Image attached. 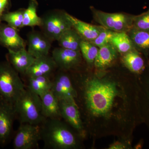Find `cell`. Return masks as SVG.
Returning a JSON list of instances; mask_svg holds the SVG:
<instances>
[{
	"label": "cell",
	"instance_id": "obj_1",
	"mask_svg": "<svg viewBox=\"0 0 149 149\" xmlns=\"http://www.w3.org/2000/svg\"><path fill=\"white\" fill-rule=\"evenodd\" d=\"M84 65L69 72L88 138L114 136L132 143L143 123L137 75L118 62L104 70Z\"/></svg>",
	"mask_w": 149,
	"mask_h": 149
},
{
	"label": "cell",
	"instance_id": "obj_2",
	"mask_svg": "<svg viewBox=\"0 0 149 149\" xmlns=\"http://www.w3.org/2000/svg\"><path fill=\"white\" fill-rule=\"evenodd\" d=\"M40 128L45 149H80L84 147V140L62 118H47Z\"/></svg>",
	"mask_w": 149,
	"mask_h": 149
},
{
	"label": "cell",
	"instance_id": "obj_3",
	"mask_svg": "<svg viewBox=\"0 0 149 149\" xmlns=\"http://www.w3.org/2000/svg\"><path fill=\"white\" fill-rule=\"evenodd\" d=\"M13 107L15 118L20 123L40 125L47 119L42 112L40 96L32 93L26 87Z\"/></svg>",
	"mask_w": 149,
	"mask_h": 149
},
{
	"label": "cell",
	"instance_id": "obj_4",
	"mask_svg": "<svg viewBox=\"0 0 149 149\" xmlns=\"http://www.w3.org/2000/svg\"><path fill=\"white\" fill-rule=\"evenodd\" d=\"M25 88L19 73L8 62L0 63V100L14 105Z\"/></svg>",
	"mask_w": 149,
	"mask_h": 149
},
{
	"label": "cell",
	"instance_id": "obj_5",
	"mask_svg": "<svg viewBox=\"0 0 149 149\" xmlns=\"http://www.w3.org/2000/svg\"><path fill=\"white\" fill-rule=\"evenodd\" d=\"M66 13L61 10H53L41 17L40 27L41 32L52 42L57 41L65 31L72 27L70 21L67 17Z\"/></svg>",
	"mask_w": 149,
	"mask_h": 149
},
{
	"label": "cell",
	"instance_id": "obj_6",
	"mask_svg": "<svg viewBox=\"0 0 149 149\" xmlns=\"http://www.w3.org/2000/svg\"><path fill=\"white\" fill-rule=\"evenodd\" d=\"M94 19L106 29L115 32H127L132 28L135 15L123 13H109L91 7Z\"/></svg>",
	"mask_w": 149,
	"mask_h": 149
},
{
	"label": "cell",
	"instance_id": "obj_7",
	"mask_svg": "<svg viewBox=\"0 0 149 149\" xmlns=\"http://www.w3.org/2000/svg\"><path fill=\"white\" fill-rule=\"evenodd\" d=\"M40 141V125L20 123L14 136L13 147L15 149H38Z\"/></svg>",
	"mask_w": 149,
	"mask_h": 149
},
{
	"label": "cell",
	"instance_id": "obj_8",
	"mask_svg": "<svg viewBox=\"0 0 149 149\" xmlns=\"http://www.w3.org/2000/svg\"><path fill=\"white\" fill-rule=\"evenodd\" d=\"M62 119L85 140L88 138L81 113L74 99L59 100Z\"/></svg>",
	"mask_w": 149,
	"mask_h": 149
},
{
	"label": "cell",
	"instance_id": "obj_9",
	"mask_svg": "<svg viewBox=\"0 0 149 149\" xmlns=\"http://www.w3.org/2000/svg\"><path fill=\"white\" fill-rule=\"evenodd\" d=\"M52 56L58 69L61 70L69 72L77 69L83 64V59L80 51L59 47L54 49Z\"/></svg>",
	"mask_w": 149,
	"mask_h": 149
},
{
	"label": "cell",
	"instance_id": "obj_10",
	"mask_svg": "<svg viewBox=\"0 0 149 149\" xmlns=\"http://www.w3.org/2000/svg\"><path fill=\"white\" fill-rule=\"evenodd\" d=\"M52 81L51 91L59 100L69 99L74 100L76 91L69 72L58 69L54 74Z\"/></svg>",
	"mask_w": 149,
	"mask_h": 149
},
{
	"label": "cell",
	"instance_id": "obj_11",
	"mask_svg": "<svg viewBox=\"0 0 149 149\" xmlns=\"http://www.w3.org/2000/svg\"><path fill=\"white\" fill-rule=\"evenodd\" d=\"M16 119L13 105L0 100V146H5L10 141Z\"/></svg>",
	"mask_w": 149,
	"mask_h": 149
},
{
	"label": "cell",
	"instance_id": "obj_12",
	"mask_svg": "<svg viewBox=\"0 0 149 149\" xmlns=\"http://www.w3.org/2000/svg\"><path fill=\"white\" fill-rule=\"evenodd\" d=\"M139 88L140 110L143 123L149 133V63L144 72L137 75Z\"/></svg>",
	"mask_w": 149,
	"mask_h": 149
},
{
	"label": "cell",
	"instance_id": "obj_13",
	"mask_svg": "<svg viewBox=\"0 0 149 149\" xmlns=\"http://www.w3.org/2000/svg\"><path fill=\"white\" fill-rule=\"evenodd\" d=\"M52 42L42 32L33 30L27 35V51L35 58L47 55Z\"/></svg>",
	"mask_w": 149,
	"mask_h": 149
},
{
	"label": "cell",
	"instance_id": "obj_14",
	"mask_svg": "<svg viewBox=\"0 0 149 149\" xmlns=\"http://www.w3.org/2000/svg\"><path fill=\"white\" fill-rule=\"evenodd\" d=\"M18 30L7 24L0 22V45L8 50L17 51L26 48L25 40L18 33Z\"/></svg>",
	"mask_w": 149,
	"mask_h": 149
},
{
	"label": "cell",
	"instance_id": "obj_15",
	"mask_svg": "<svg viewBox=\"0 0 149 149\" xmlns=\"http://www.w3.org/2000/svg\"><path fill=\"white\" fill-rule=\"evenodd\" d=\"M57 69L53 58L48 54L35 58L24 75L27 78L43 76L52 77Z\"/></svg>",
	"mask_w": 149,
	"mask_h": 149
},
{
	"label": "cell",
	"instance_id": "obj_16",
	"mask_svg": "<svg viewBox=\"0 0 149 149\" xmlns=\"http://www.w3.org/2000/svg\"><path fill=\"white\" fill-rule=\"evenodd\" d=\"M8 51L6 54L7 61L19 74L24 75L35 58L28 52L26 48L17 51Z\"/></svg>",
	"mask_w": 149,
	"mask_h": 149
},
{
	"label": "cell",
	"instance_id": "obj_17",
	"mask_svg": "<svg viewBox=\"0 0 149 149\" xmlns=\"http://www.w3.org/2000/svg\"><path fill=\"white\" fill-rule=\"evenodd\" d=\"M119 54L111 43L99 48L94 62V68L98 70H104L109 68L118 62Z\"/></svg>",
	"mask_w": 149,
	"mask_h": 149
},
{
	"label": "cell",
	"instance_id": "obj_18",
	"mask_svg": "<svg viewBox=\"0 0 149 149\" xmlns=\"http://www.w3.org/2000/svg\"><path fill=\"white\" fill-rule=\"evenodd\" d=\"M67 17L74 28L83 40L91 42L105 28L101 25H93L78 19L67 13Z\"/></svg>",
	"mask_w": 149,
	"mask_h": 149
},
{
	"label": "cell",
	"instance_id": "obj_19",
	"mask_svg": "<svg viewBox=\"0 0 149 149\" xmlns=\"http://www.w3.org/2000/svg\"><path fill=\"white\" fill-rule=\"evenodd\" d=\"M120 61L128 71L136 75L142 74L149 63H146L141 53L136 49L120 55Z\"/></svg>",
	"mask_w": 149,
	"mask_h": 149
},
{
	"label": "cell",
	"instance_id": "obj_20",
	"mask_svg": "<svg viewBox=\"0 0 149 149\" xmlns=\"http://www.w3.org/2000/svg\"><path fill=\"white\" fill-rule=\"evenodd\" d=\"M42 102V112L46 118L61 119L59 100L49 91L40 96Z\"/></svg>",
	"mask_w": 149,
	"mask_h": 149
},
{
	"label": "cell",
	"instance_id": "obj_21",
	"mask_svg": "<svg viewBox=\"0 0 149 149\" xmlns=\"http://www.w3.org/2000/svg\"><path fill=\"white\" fill-rule=\"evenodd\" d=\"M134 47L148 59L149 54V31L132 28L127 32Z\"/></svg>",
	"mask_w": 149,
	"mask_h": 149
},
{
	"label": "cell",
	"instance_id": "obj_22",
	"mask_svg": "<svg viewBox=\"0 0 149 149\" xmlns=\"http://www.w3.org/2000/svg\"><path fill=\"white\" fill-rule=\"evenodd\" d=\"M52 77L43 76L27 78L26 88L40 97L44 93L50 91L52 84Z\"/></svg>",
	"mask_w": 149,
	"mask_h": 149
},
{
	"label": "cell",
	"instance_id": "obj_23",
	"mask_svg": "<svg viewBox=\"0 0 149 149\" xmlns=\"http://www.w3.org/2000/svg\"><path fill=\"white\" fill-rule=\"evenodd\" d=\"M83 40L77 31L72 27L65 31L57 41L61 47L80 51V44Z\"/></svg>",
	"mask_w": 149,
	"mask_h": 149
},
{
	"label": "cell",
	"instance_id": "obj_24",
	"mask_svg": "<svg viewBox=\"0 0 149 149\" xmlns=\"http://www.w3.org/2000/svg\"><path fill=\"white\" fill-rule=\"evenodd\" d=\"M110 43L120 55L135 49L127 32H116Z\"/></svg>",
	"mask_w": 149,
	"mask_h": 149
},
{
	"label": "cell",
	"instance_id": "obj_25",
	"mask_svg": "<svg viewBox=\"0 0 149 149\" xmlns=\"http://www.w3.org/2000/svg\"><path fill=\"white\" fill-rule=\"evenodd\" d=\"M38 3L37 0H30L27 8L25 9L23 17V27H40L41 17L38 16L37 9Z\"/></svg>",
	"mask_w": 149,
	"mask_h": 149
},
{
	"label": "cell",
	"instance_id": "obj_26",
	"mask_svg": "<svg viewBox=\"0 0 149 149\" xmlns=\"http://www.w3.org/2000/svg\"><path fill=\"white\" fill-rule=\"evenodd\" d=\"M99 48L91 42L83 40L80 44V50L83 58L87 66L90 68L94 67V62Z\"/></svg>",
	"mask_w": 149,
	"mask_h": 149
},
{
	"label": "cell",
	"instance_id": "obj_27",
	"mask_svg": "<svg viewBox=\"0 0 149 149\" xmlns=\"http://www.w3.org/2000/svg\"><path fill=\"white\" fill-rule=\"evenodd\" d=\"M25 9L20 8L15 11L7 12L1 17V21L6 22L9 26L19 31L23 27V17Z\"/></svg>",
	"mask_w": 149,
	"mask_h": 149
},
{
	"label": "cell",
	"instance_id": "obj_28",
	"mask_svg": "<svg viewBox=\"0 0 149 149\" xmlns=\"http://www.w3.org/2000/svg\"><path fill=\"white\" fill-rule=\"evenodd\" d=\"M115 32L104 28L96 38L90 42L97 47H101L110 43Z\"/></svg>",
	"mask_w": 149,
	"mask_h": 149
},
{
	"label": "cell",
	"instance_id": "obj_29",
	"mask_svg": "<svg viewBox=\"0 0 149 149\" xmlns=\"http://www.w3.org/2000/svg\"><path fill=\"white\" fill-rule=\"evenodd\" d=\"M132 27L149 31V10L140 15L134 16Z\"/></svg>",
	"mask_w": 149,
	"mask_h": 149
},
{
	"label": "cell",
	"instance_id": "obj_30",
	"mask_svg": "<svg viewBox=\"0 0 149 149\" xmlns=\"http://www.w3.org/2000/svg\"><path fill=\"white\" fill-rule=\"evenodd\" d=\"M108 149H133L132 143L118 139L109 146Z\"/></svg>",
	"mask_w": 149,
	"mask_h": 149
},
{
	"label": "cell",
	"instance_id": "obj_31",
	"mask_svg": "<svg viewBox=\"0 0 149 149\" xmlns=\"http://www.w3.org/2000/svg\"><path fill=\"white\" fill-rule=\"evenodd\" d=\"M11 0H0V18L4 13L8 12Z\"/></svg>",
	"mask_w": 149,
	"mask_h": 149
},
{
	"label": "cell",
	"instance_id": "obj_32",
	"mask_svg": "<svg viewBox=\"0 0 149 149\" xmlns=\"http://www.w3.org/2000/svg\"><path fill=\"white\" fill-rule=\"evenodd\" d=\"M144 144V141L143 139H142L141 141H139V143H138L136 146H135V147H134L133 149H142V148L143 147V146Z\"/></svg>",
	"mask_w": 149,
	"mask_h": 149
},
{
	"label": "cell",
	"instance_id": "obj_33",
	"mask_svg": "<svg viewBox=\"0 0 149 149\" xmlns=\"http://www.w3.org/2000/svg\"><path fill=\"white\" fill-rule=\"evenodd\" d=\"M1 22V18H0V22Z\"/></svg>",
	"mask_w": 149,
	"mask_h": 149
}]
</instances>
